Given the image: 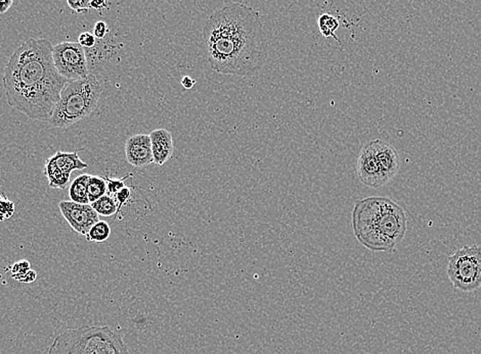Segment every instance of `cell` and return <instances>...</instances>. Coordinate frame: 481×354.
Instances as JSON below:
<instances>
[{"label": "cell", "mask_w": 481, "mask_h": 354, "mask_svg": "<svg viewBox=\"0 0 481 354\" xmlns=\"http://www.w3.org/2000/svg\"><path fill=\"white\" fill-rule=\"evenodd\" d=\"M130 197H131V190L128 186L124 187V188L121 189L120 191L118 192V193L115 194V195L113 196L115 203H116L117 206H118V212H120L122 206L126 205V203H128L129 199H130Z\"/></svg>", "instance_id": "cell-23"}, {"label": "cell", "mask_w": 481, "mask_h": 354, "mask_svg": "<svg viewBox=\"0 0 481 354\" xmlns=\"http://www.w3.org/2000/svg\"><path fill=\"white\" fill-rule=\"evenodd\" d=\"M61 213L75 232L88 236L90 229L100 220L98 213L90 205H79L73 201H61L58 203Z\"/></svg>", "instance_id": "cell-8"}, {"label": "cell", "mask_w": 481, "mask_h": 354, "mask_svg": "<svg viewBox=\"0 0 481 354\" xmlns=\"http://www.w3.org/2000/svg\"><path fill=\"white\" fill-rule=\"evenodd\" d=\"M48 39H29L9 56L4 88L11 107L35 121L48 122L68 80L58 74Z\"/></svg>", "instance_id": "cell-2"}, {"label": "cell", "mask_w": 481, "mask_h": 354, "mask_svg": "<svg viewBox=\"0 0 481 354\" xmlns=\"http://www.w3.org/2000/svg\"><path fill=\"white\" fill-rule=\"evenodd\" d=\"M43 173L48 178L49 187L53 189H65L71 178V176L61 172L55 163L49 158L46 159Z\"/></svg>", "instance_id": "cell-14"}, {"label": "cell", "mask_w": 481, "mask_h": 354, "mask_svg": "<svg viewBox=\"0 0 481 354\" xmlns=\"http://www.w3.org/2000/svg\"><path fill=\"white\" fill-rule=\"evenodd\" d=\"M68 6L77 14L86 13L90 9V0H78V1H67Z\"/></svg>", "instance_id": "cell-25"}, {"label": "cell", "mask_w": 481, "mask_h": 354, "mask_svg": "<svg viewBox=\"0 0 481 354\" xmlns=\"http://www.w3.org/2000/svg\"><path fill=\"white\" fill-rule=\"evenodd\" d=\"M78 43L81 44L84 49L93 48L96 45V38L93 33H81L78 37Z\"/></svg>", "instance_id": "cell-24"}, {"label": "cell", "mask_w": 481, "mask_h": 354, "mask_svg": "<svg viewBox=\"0 0 481 354\" xmlns=\"http://www.w3.org/2000/svg\"><path fill=\"white\" fill-rule=\"evenodd\" d=\"M203 38L211 69L220 74H254L269 58L262 16L239 2L227 4L209 16Z\"/></svg>", "instance_id": "cell-1"}, {"label": "cell", "mask_w": 481, "mask_h": 354, "mask_svg": "<svg viewBox=\"0 0 481 354\" xmlns=\"http://www.w3.org/2000/svg\"><path fill=\"white\" fill-rule=\"evenodd\" d=\"M150 138L154 163L158 166H163L171 159L175 151L172 135L165 129H158L152 131Z\"/></svg>", "instance_id": "cell-12"}, {"label": "cell", "mask_w": 481, "mask_h": 354, "mask_svg": "<svg viewBox=\"0 0 481 354\" xmlns=\"http://www.w3.org/2000/svg\"><path fill=\"white\" fill-rule=\"evenodd\" d=\"M373 149L380 168L387 181L391 180L398 175L400 168V159L398 151L393 146L380 139L372 140Z\"/></svg>", "instance_id": "cell-11"}, {"label": "cell", "mask_w": 481, "mask_h": 354, "mask_svg": "<svg viewBox=\"0 0 481 354\" xmlns=\"http://www.w3.org/2000/svg\"><path fill=\"white\" fill-rule=\"evenodd\" d=\"M102 87L95 75L78 81H69L56 103L48 123L51 128L67 129L93 114L98 107Z\"/></svg>", "instance_id": "cell-5"}, {"label": "cell", "mask_w": 481, "mask_h": 354, "mask_svg": "<svg viewBox=\"0 0 481 354\" xmlns=\"http://www.w3.org/2000/svg\"><path fill=\"white\" fill-rule=\"evenodd\" d=\"M48 354H130L120 335L108 326H83L56 337Z\"/></svg>", "instance_id": "cell-4"}, {"label": "cell", "mask_w": 481, "mask_h": 354, "mask_svg": "<svg viewBox=\"0 0 481 354\" xmlns=\"http://www.w3.org/2000/svg\"><path fill=\"white\" fill-rule=\"evenodd\" d=\"M319 29L321 34L326 38H334L337 42H340L339 38L335 34L338 28L340 27L339 20L336 16L330 15V14H323L319 16L318 20Z\"/></svg>", "instance_id": "cell-16"}, {"label": "cell", "mask_w": 481, "mask_h": 354, "mask_svg": "<svg viewBox=\"0 0 481 354\" xmlns=\"http://www.w3.org/2000/svg\"><path fill=\"white\" fill-rule=\"evenodd\" d=\"M407 227L405 210L391 198L367 197L354 205V236L371 252H393L407 233Z\"/></svg>", "instance_id": "cell-3"}, {"label": "cell", "mask_w": 481, "mask_h": 354, "mask_svg": "<svg viewBox=\"0 0 481 354\" xmlns=\"http://www.w3.org/2000/svg\"><path fill=\"white\" fill-rule=\"evenodd\" d=\"M49 159L55 163L58 170L66 175L71 176L74 171H82L88 168V163H84L79 156L78 151H58Z\"/></svg>", "instance_id": "cell-13"}, {"label": "cell", "mask_w": 481, "mask_h": 354, "mask_svg": "<svg viewBox=\"0 0 481 354\" xmlns=\"http://www.w3.org/2000/svg\"><path fill=\"white\" fill-rule=\"evenodd\" d=\"M111 235V227L105 220H98L88 232L86 239L91 242H104Z\"/></svg>", "instance_id": "cell-19"}, {"label": "cell", "mask_w": 481, "mask_h": 354, "mask_svg": "<svg viewBox=\"0 0 481 354\" xmlns=\"http://www.w3.org/2000/svg\"><path fill=\"white\" fill-rule=\"evenodd\" d=\"M126 159L135 168H144L154 163L150 135L130 136L125 143Z\"/></svg>", "instance_id": "cell-10"}, {"label": "cell", "mask_w": 481, "mask_h": 354, "mask_svg": "<svg viewBox=\"0 0 481 354\" xmlns=\"http://www.w3.org/2000/svg\"><path fill=\"white\" fill-rule=\"evenodd\" d=\"M53 60L58 74L68 81H78L90 75L86 49L78 42L66 41L53 46Z\"/></svg>", "instance_id": "cell-7"}, {"label": "cell", "mask_w": 481, "mask_h": 354, "mask_svg": "<svg viewBox=\"0 0 481 354\" xmlns=\"http://www.w3.org/2000/svg\"><path fill=\"white\" fill-rule=\"evenodd\" d=\"M195 84H196V81H195L194 79H192L191 77L185 76L182 80V85L185 89H187V90L192 89V87L195 86Z\"/></svg>", "instance_id": "cell-29"}, {"label": "cell", "mask_w": 481, "mask_h": 354, "mask_svg": "<svg viewBox=\"0 0 481 354\" xmlns=\"http://www.w3.org/2000/svg\"><path fill=\"white\" fill-rule=\"evenodd\" d=\"M13 4V0H9V1H0V14H6Z\"/></svg>", "instance_id": "cell-30"}, {"label": "cell", "mask_w": 481, "mask_h": 354, "mask_svg": "<svg viewBox=\"0 0 481 354\" xmlns=\"http://www.w3.org/2000/svg\"><path fill=\"white\" fill-rule=\"evenodd\" d=\"M36 278H37L36 272H35L34 269H31V271H30L29 273L27 274V275L23 277L22 280H21V283H32L34 282L35 280H36Z\"/></svg>", "instance_id": "cell-28"}, {"label": "cell", "mask_w": 481, "mask_h": 354, "mask_svg": "<svg viewBox=\"0 0 481 354\" xmlns=\"http://www.w3.org/2000/svg\"><path fill=\"white\" fill-rule=\"evenodd\" d=\"M90 175L83 173L72 182L69 188V196L73 203L79 205H89L88 196V183Z\"/></svg>", "instance_id": "cell-15"}, {"label": "cell", "mask_w": 481, "mask_h": 354, "mask_svg": "<svg viewBox=\"0 0 481 354\" xmlns=\"http://www.w3.org/2000/svg\"><path fill=\"white\" fill-rule=\"evenodd\" d=\"M14 213H15V203L6 197L2 196L1 200H0V215H1L2 220L11 219Z\"/></svg>", "instance_id": "cell-22"}, {"label": "cell", "mask_w": 481, "mask_h": 354, "mask_svg": "<svg viewBox=\"0 0 481 354\" xmlns=\"http://www.w3.org/2000/svg\"><path fill=\"white\" fill-rule=\"evenodd\" d=\"M31 269V266H30V262L28 260H20L11 267V277L18 282H21L23 277L27 275Z\"/></svg>", "instance_id": "cell-20"}, {"label": "cell", "mask_w": 481, "mask_h": 354, "mask_svg": "<svg viewBox=\"0 0 481 354\" xmlns=\"http://www.w3.org/2000/svg\"><path fill=\"white\" fill-rule=\"evenodd\" d=\"M448 278L462 292L470 293L481 287V247L464 246L448 257Z\"/></svg>", "instance_id": "cell-6"}, {"label": "cell", "mask_w": 481, "mask_h": 354, "mask_svg": "<svg viewBox=\"0 0 481 354\" xmlns=\"http://www.w3.org/2000/svg\"><path fill=\"white\" fill-rule=\"evenodd\" d=\"M108 32V25L107 23L104 21H98L95 23V27H93V35L98 40H103L107 36Z\"/></svg>", "instance_id": "cell-26"}, {"label": "cell", "mask_w": 481, "mask_h": 354, "mask_svg": "<svg viewBox=\"0 0 481 354\" xmlns=\"http://www.w3.org/2000/svg\"><path fill=\"white\" fill-rule=\"evenodd\" d=\"M108 2L103 1V0H91L90 9H95V11H102L107 8Z\"/></svg>", "instance_id": "cell-27"}, {"label": "cell", "mask_w": 481, "mask_h": 354, "mask_svg": "<svg viewBox=\"0 0 481 354\" xmlns=\"http://www.w3.org/2000/svg\"><path fill=\"white\" fill-rule=\"evenodd\" d=\"M90 205L98 215H103V217H111L118 213V206L115 203L114 198L110 195L100 197Z\"/></svg>", "instance_id": "cell-18"}, {"label": "cell", "mask_w": 481, "mask_h": 354, "mask_svg": "<svg viewBox=\"0 0 481 354\" xmlns=\"http://www.w3.org/2000/svg\"><path fill=\"white\" fill-rule=\"evenodd\" d=\"M356 171H358L360 181L371 188L377 189L388 183L382 173L371 141L368 142L361 150Z\"/></svg>", "instance_id": "cell-9"}, {"label": "cell", "mask_w": 481, "mask_h": 354, "mask_svg": "<svg viewBox=\"0 0 481 354\" xmlns=\"http://www.w3.org/2000/svg\"><path fill=\"white\" fill-rule=\"evenodd\" d=\"M2 195H0V200H1ZM0 222H4V220H2L1 215H0Z\"/></svg>", "instance_id": "cell-31"}, {"label": "cell", "mask_w": 481, "mask_h": 354, "mask_svg": "<svg viewBox=\"0 0 481 354\" xmlns=\"http://www.w3.org/2000/svg\"><path fill=\"white\" fill-rule=\"evenodd\" d=\"M129 176L130 175L126 176L125 178H121V179H111L109 177L105 178V183H107L108 195L113 197L115 194L118 193L121 189H123L125 187L124 180L128 178Z\"/></svg>", "instance_id": "cell-21"}, {"label": "cell", "mask_w": 481, "mask_h": 354, "mask_svg": "<svg viewBox=\"0 0 481 354\" xmlns=\"http://www.w3.org/2000/svg\"><path fill=\"white\" fill-rule=\"evenodd\" d=\"M107 193V183L105 178L91 176L88 183V196L89 203H93Z\"/></svg>", "instance_id": "cell-17"}]
</instances>
